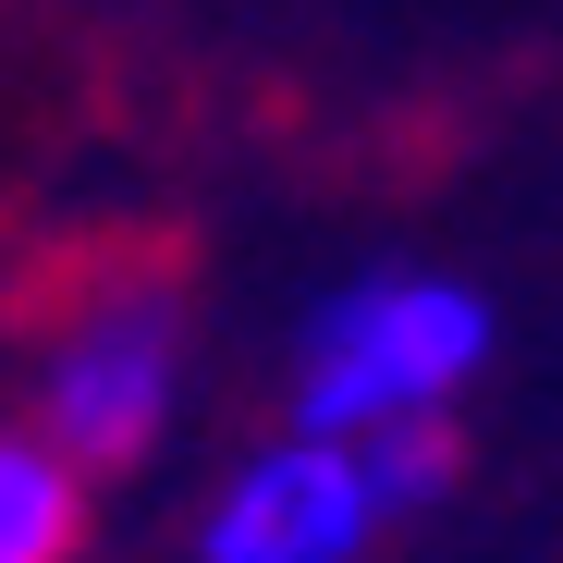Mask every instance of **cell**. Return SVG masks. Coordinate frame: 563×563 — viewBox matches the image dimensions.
<instances>
[{
    "label": "cell",
    "instance_id": "obj_5",
    "mask_svg": "<svg viewBox=\"0 0 563 563\" xmlns=\"http://www.w3.org/2000/svg\"><path fill=\"white\" fill-rule=\"evenodd\" d=\"M367 478H380L393 527H417L441 490H453V417H417V429H380L367 441Z\"/></svg>",
    "mask_w": 563,
    "mask_h": 563
},
{
    "label": "cell",
    "instance_id": "obj_1",
    "mask_svg": "<svg viewBox=\"0 0 563 563\" xmlns=\"http://www.w3.org/2000/svg\"><path fill=\"white\" fill-rule=\"evenodd\" d=\"M503 355V307L465 269L380 257L331 282L295 319V367H282V429H331V441H380L417 417H453Z\"/></svg>",
    "mask_w": 563,
    "mask_h": 563
},
{
    "label": "cell",
    "instance_id": "obj_3",
    "mask_svg": "<svg viewBox=\"0 0 563 563\" xmlns=\"http://www.w3.org/2000/svg\"><path fill=\"white\" fill-rule=\"evenodd\" d=\"M393 539V503L367 478V441L331 429H269L233 453V478L197 515V563H367Z\"/></svg>",
    "mask_w": 563,
    "mask_h": 563
},
{
    "label": "cell",
    "instance_id": "obj_4",
    "mask_svg": "<svg viewBox=\"0 0 563 563\" xmlns=\"http://www.w3.org/2000/svg\"><path fill=\"white\" fill-rule=\"evenodd\" d=\"M86 465L25 417V429H0V563H74L86 551Z\"/></svg>",
    "mask_w": 563,
    "mask_h": 563
},
{
    "label": "cell",
    "instance_id": "obj_2",
    "mask_svg": "<svg viewBox=\"0 0 563 563\" xmlns=\"http://www.w3.org/2000/svg\"><path fill=\"white\" fill-rule=\"evenodd\" d=\"M184 355H197V319H184L172 257H86L49 295V343H37V429L111 478V465L159 453V429L184 417Z\"/></svg>",
    "mask_w": 563,
    "mask_h": 563
}]
</instances>
